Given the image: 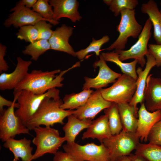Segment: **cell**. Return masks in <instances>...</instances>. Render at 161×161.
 I'll list each match as a JSON object with an SVG mask.
<instances>
[{
    "instance_id": "5b68a950",
    "label": "cell",
    "mask_w": 161,
    "mask_h": 161,
    "mask_svg": "<svg viewBox=\"0 0 161 161\" xmlns=\"http://www.w3.org/2000/svg\"><path fill=\"white\" fill-rule=\"evenodd\" d=\"M135 14L134 9H125L121 12L120 21L116 29L119 36L106 50H124L129 38H136L138 37L143 28L137 21Z\"/></svg>"
},
{
    "instance_id": "836d02e7",
    "label": "cell",
    "mask_w": 161,
    "mask_h": 161,
    "mask_svg": "<svg viewBox=\"0 0 161 161\" xmlns=\"http://www.w3.org/2000/svg\"><path fill=\"white\" fill-rule=\"evenodd\" d=\"M46 21L41 20L34 25L38 32V40L44 39L49 40L53 33V31L51 28L52 25L50 23H47Z\"/></svg>"
},
{
    "instance_id": "30bf717a",
    "label": "cell",
    "mask_w": 161,
    "mask_h": 161,
    "mask_svg": "<svg viewBox=\"0 0 161 161\" xmlns=\"http://www.w3.org/2000/svg\"><path fill=\"white\" fill-rule=\"evenodd\" d=\"M152 24L148 18L146 20L142 31L136 42L129 49H115L119 55V59L123 61L129 59L137 61L142 67L146 64V61L144 56L149 52L148 48V41L151 36Z\"/></svg>"
},
{
    "instance_id": "ac0fdd59",
    "label": "cell",
    "mask_w": 161,
    "mask_h": 161,
    "mask_svg": "<svg viewBox=\"0 0 161 161\" xmlns=\"http://www.w3.org/2000/svg\"><path fill=\"white\" fill-rule=\"evenodd\" d=\"M147 61L144 69L140 67L136 70L137 79L136 80L137 89L131 101L129 104L134 106L138 113L137 105L141 104L144 101V96L146 86V81L148 74L151 69L156 66V63L154 57L149 52L146 55Z\"/></svg>"
},
{
    "instance_id": "8fae6325",
    "label": "cell",
    "mask_w": 161,
    "mask_h": 161,
    "mask_svg": "<svg viewBox=\"0 0 161 161\" xmlns=\"http://www.w3.org/2000/svg\"><path fill=\"white\" fill-rule=\"evenodd\" d=\"M99 56V59L95 61L93 64L95 68H99L98 75L93 78L85 77L83 90L91 88L96 89H102L109 84L114 83L122 75L111 69L101 54Z\"/></svg>"
},
{
    "instance_id": "6da1fadb",
    "label": "cell",
    "mask_w": 161,
    "mask_h": 161,
    "mask_svg": "<svg viewBox=\"0 0 161 161\" xmlns=\"http://www.w3.org/2000/svg\"><path fill=\"white\" fill-rule=\"evenodd\" d=\"M80 66V63L78 62L71 67L62 71L60 69L45 72L41 70H32L28 73L14 91L26 90L37 95H42L51 89L61 87L64 85L61 83L64 79L63 75L70 70Z\"/></svg>"
},
{
    "instance_id": "8992f818",
    "label": "cell",
    "mask_w": 161,
    "mask_h": 161,
    "mask_svg": "<svg viewBox=\"0 0 161 161\" xmlns=\"http://www.w3.org/2000/svg\"><path fill=\"white\" fill-rule=\"evenodd\" d=\"M63 148L74 161H111L109 150L103 143L80 145L75 142L64 144Z\"/></svg>"
},
{
    "instance_id": "7a4b0ae2",
    "label": "cell",
    "mask_w": 161,
    "mask_h": 161,
    "mask_svg": "<svg viewBox=\"0 0 161 161\" xmlns=\"http://www.w3.org/2000/svg\"><path fill=\"white\" fill-rule=\"evenodd\" d=\"M63 103L61 99H54L50 96L45 97L32 118L25 126L30 131L41 125L52 126L54 124H64V119L72 114L73 110H64L61 108Z\"/></svg>"
},
{
    "instance_id": "2e32d148",
    "label": "cell",
    "mask_w": 161,
    "mask_h": 161,
    "mask_svg": "<svg viewBox=\"0 0 161 161\" xmlns=\"http://www.w3.org/2000/svg\"><path fill=\"white\" fill-rule=\"evenodd\" d=\"M138 121L135 133L140 140L148 141L149 133L153 126L161 119V111L151 112L146 108L144 102L138 111Z\"/></svg>"
},
{
    "instance_id": "cb8c5ba5",
    "label": "cell",
    "mask_w": 161,
    "mask_h": 161,
    "mask_svg": "<svg viewBox=\"0 0 161 161\" xmlns=\"http://www.w3.org/2000/svg\"><path fill=\"white\" fill-rule=\"evenodd\" d=\"M67 121L63 127L67 143L75 142L76 137L83 130L87 129L92 121L80 120L72 114L67 117Z\"/></svg>"
},
{
    "instance_id": "484cf974",
    "label": "cell",
    "mask_w": 161,
    "mask_h": 161,
    "mask_svg": "<svg viewBox=\"0 0 161 161\" xmlns=\"http://www.w3.org/2000/svg\"><path fill=\"white\" fill-rule=\"evenodd\" d=\"M101 54L106 61L114 63L119 66L123 74L129 76L136 80H137L136 66L137 62L136 60L129 63L123 62L119 59L118 54L114 50L109 52H102Z\"/></svg>"
},
{
    "instance_id": "603a6c76",
    "label": "cell",
    "mask_w": 161,
    "mask_h": 161,
    "mask_svg": "<svg viewBox=\"0 0 161 161\" xmlns=\"http://www.w3.org/2000/svg\"><path fill=\"white\" fill-rule=\"evenodd\" d=\"M122 126V131L135 133L137 128V113L134 106L129 103L117 104Z\"/></svg>"
},
{
    "instance_id": "5bb4252c",
    "label": "cell",
    "mask_w": 161,
    "mask_h": 161,
    "mask_svg": "<svg viewBox=\"0 0 161 161\" xmlns=\"http://www.w3.org/2000/svg\"><path fill=\"white\" fill-rule=\"evenodd\" d=\"M143 102L149 112L161 111V78L154 77L152 74L148 75Z\"/></svg>"
},
{
    "instance_id": "4dcf8cb0",
    "label": "cell",
    "mask_w": 161,
    "mask_h": 161,
    "mask_svg": "<svg viewBox=\"0 0 161 161\" xmlns=\"http://www.w3.org/2000/svg\"><path fill=\"white\" fill-rule=\"evenodd\" d=\"M109 40L110 38L107 35H104L98 40H96L93 38L92 41L87 47L76 52V57L79 60H82L91 52H94L97 55L99 56L101 47Z\"/></svg>"
},
{
    "instance_id": "7bdbcfd3",
    "label": "cell",
    "mask_w": 161,
    "mask_h": 161,
    "mask_svg": "<svg viewBox=\"0 0 161 161\" xmlns=\"http://www.w3.org/2000/svg\"><path fill=\"white\" fill-rule=\"evenodd\" d=\"M12 161H20L19 160H18L14 159Z\"/></svg>"
},
{
    "instance_id": "60d3db41",
    "label": "cell",
    "mask_w": 161,
    "mask_h": 161,
    "mask_svg": "<svg viewBox=\"0 0 161 161\" xmlns=\"http://www.w3.org/2000/svg\"><path fill=\"white\" fill-rule=\"evenodd\" d=\"M129 156L132 161H149L143 157L135 154L131 153Z\"/></svg>"
},
{
    "instance_id": "1f68e13d",
    "label": "cell",
    "mask_w": 161,
    "mask_h": 161,
    "mask_svg": "<svg viewBox=\"0 0 161 161\" xmlns=\"http://www.w3.org/2000/svg\"><path fill=\"white\" fill-rule=\"evenodd\" d=\"M48 0H38L32 7V10L39 14L49 23L56 25L59 22L53 19V12Z\"/></svg>"
},
{
    "instance_id": "3957f363",
    "label": "cell",
    "mask_w": 161,
    "mask_h": 161,
    "mask_svg": "<svg viewBox=\"0 0 161 161\" xmlns=\"http://www.w3.org/2000/svg\"><path fill=\"white\" fill-rule=\"evenodd\" d=\"M59 94V90L56 88L50 89L42 95L22 90L20 91L17 99L19 107L15 112V114L25 125L32 118L45 97L50 96L54 99H60Z\"/></svg>"
},
{
    "instance_id": "4fadbf2b",
    "label": "cell",
    "mask_w": 161,
    "mask_h": 161,
    "mask_svg": "<svg viewBox=\"0 0 161 161\" xmlns=\"http://www.w3.org/2000/svg\"><path fill=\"white\" fill-rule=\"evenodd\" d=\"M17 65L12 72L2 73L0 75V90H14L28 73L32 61L24 60L19 57H17Z\"/></svg>"
},
{
    "instance_id": "f35d334b",
    "label": "cell",
    "mask_w": 161,
    "mask_h": 161,
    "mask_svg": "<svg viewBox=\"0 0 161 161\" xmlns=\"http://www.w3.org/2000/svg\"><path fill=\"white\" fill-rule=\"evenodd\" d=\"M54 155L53 161H74L72 157L65 151H58Z\"/></svg>"
},
{
    "instance_id": "f546056e",
    "label": "cell",
    "mask_w": 161,
    "mask_h": 161,
    "mask_svg": "<svg viewBox=\"0 0 161 161\" xmlns=\"http://www.w3.org/2000/svg\"><path fill=\"white\" fill-rule=\"evenodd\" d=\"M104 3L109 6V10L115 16L120 15L125 9L134 10L138 4L137 0H104Z\"/></svg>"
},
{
    "instance_id": "ee69618b",
    "label": "cell",
    "mask_w": 161,
    "mask_h": 161,
    "mask_svg": "<svg viewBox=\"0 0 161 161\" xmlns=\"http://www.w3.org/2000/svg\"><path fill=\"white\" fill-rule=\"evenodd\" d=\"M160 5H161V3H160ZM160 12L161 13V10H160Z\"/></svg>"
},
{
    "instance_id": "9a60e30c",
    "label": "cell",
    "mask_w": 161,
    "mask_h": 161,
    "mask_svg": "<svg viewBox=\"0 0 161 161\" xmlns=\"http://www.w3.org/2000/svg\"><path fill=\"white\" fill-rule=\"evenodd\" d=\"M48 2L53 7V19L55 21L66 18L76 23L82 18L78 11L79 2L77 0H49Z\"/></svg>"
},
{
    "instance_id": "74e56055",
    "label": "cell",
    "mask_w": 161,
    "mask_h": 161,
    "mask_svg": "<svg viewBox=\"0 0 161 161\" xmlns=\"http://www.w3.org/2000/svg\"><path fill=\"white\" fill-rule=\"evenodd\" d=\"M7 47L2 44H0V73L1 74L2 71H7L9 67L7 63L4 59V57L6 55Z\"/></svg>"
},
{
    "instance_id": "83f0119b",
    "label": "cell",
    "mask_w": 161,
    "mask_h": 161,
    "mask_svg": "<svg viewBox=\"0 0 161 161\" xmlns=\"http://www.w3.org/2000/svg\"><path fill=\"white\" fill-rule=\"evenodd\" d=\"M107 115L109 126L112 135L119 134L122 130V126L117 104L112 102L111 105L104 110Z\"/></svg>"
},
{
    "instance_id": "f1b7e54d",
    "label": "cell",
    "mask_w": 161,
    "mask_h": 161,
    "mask_svg": "<svg viewBox=\"0 0 161 161\" xmlns=\"http://www.w3.org/2000/svg\"><path fill=\"white\" fill-rule=\"evenodd\" d=\"M49 49L51 46L48 41L40 39L25 47L22 53L24 55L30 56L31 60L36 61L41 55Z\"/></svg>"
},
{
    "instance_id": "52a82bcc",
    "label": "cell",
    "mask_w": 161,
    "mask_h": 161,
    "mask_svg": "<svg viewBox=\"0 0 161 161\" xmlns=\"http://www.w3.org/2000/svg\"><path fill=\"white\" fill-rule=\"evenodd\" d=\"M19 92L14 91L13 105L7 109H4L3 113L0 114V139L3 142L10 138H14L17 135L30 134L29 129L15 114L14 108L19 107L18 103H16Z\"/></svg>"
},
{
    "instance_id": "ffe728a7",
    "label": "cell",
    "mask_w": 161,
    "mask_h": 161,
    "mask_svg": "<svg viewBox=\"0 0 161 161\" xmlns=\"http://www.w3.org/2000/svg\"><path fill=\"white\" fill-rule=\"evenodd\" d=\"M112 135L108 116L105 114L92 121L91 125L83 134L82 139H96L101 143L103 140L109 138Z\"/></svg>"
},
{
    "instance_id": "277c9868",
    "label": "cell",
    "mask_w": 161,
    "mask_h": 161,
    "mask_svg": "<svg viewBox=\"0 0 161 161\" xmlns=\"http://www.w3.org/2000/svg\"><path fill=\"white\" fill-rule=\"evenodd\" d=\"M36 136L32 142L36 148L32 160H35L47 153H56L63 143L66 141L64 137L60 136L59 131L51 126H39L34 130Z\"/></svg>"
},
{
    "instance_id": "4316f807",
    "label": "cell",
    "mask_w": 161,
    "mask_h": 161,
    "mask_svg": "<svg viewBox=\"0 0 161 161\" xmlns=\"http://www.w3.org/2000/svg\"><path fill=\"white\" fill-rule=\"evenodd\" d=\"M135 154L143 157L149 161H161V146L149 143H140Z\"/></svg>"
},
{
    "instance_id": "d4e9b609",
    "label": "cell",
    "mask_w": 161,
    "mask_h": 161,
    "mask_svg": "<svg viewBox=\"0 0 161 161\" xmlns=\"http://www.w3.org/2000/svg\"><path fill=\"white\" fill-rule=\"evenodd\" d=\"M93 91L91 89H87L77 93L66 94L63 98V103L60 107L64 110L76 109L85 103Z\"/></svg>"
},
{
    "instance_id": "e575fe53",
    "label": "cell",
    "mask_w": 161,
    "mask_h": 161,
    "mask_svg": "<svg viewBox=\"0 0 161 161\" xmlns=\"http://www.w3.org/2000/svg\"><path fill=\"white\" fill-rule=\"evenodd\" d=\"M149 143L161 146V119L150 130L148 137Z\"/></svg>"
},
{
    "instance_id": "7c38bea8",
    "label": "cell",
    "mask_w": 161,
    "mask_h": 161,
    "mask_svg": "<svg viewBox=\"0 0 161 161\" xmlns=\"http://www.w3.org/2000/svg\"><path fill=\"white\" fill-rule=\"evenodd\" d=\"M100 89L94 91L83 105L73 110L72 114L80 120L92 121L102 110L109 107L112 102L103 97Z\"/></svg>"
},
{
    "instance_id": "ab89813d",
    "label": "cell",
    "mask_w": 161,
    "mask_h": 161,
    "mask_svg": "<svg viewBox=\"0 0 161 161\" xmlns=\"http://www.w3.org/2000/svg\"><path fill=\"white\" fill-rule=\"evenodd\" d=\"M13 103V101H12L9 100L3 97L1 95H0V114L3 113L4 109L3 107L4 106H7L8 107H11Z\"/></svg>"
},
{
    "instance_id": "b9f144b4",
    "label": "cell",
    "mask_w": 161,
    "mask_h": 161,
    "mask_svg": "<svg viewBox=\"0 0 161 161\" xmlns=\"http://www.w3.org/2000/svg\"><path fill=\"white\" fill-rule=\"evenodd\" d=\"M115 161H132L130 157L129 156H124L117 158Z\"/></svg>"
},
{
    "instance_id": "7402d4cb",
    "label": "cell",
    "mask_w": 161,
    "mask_h": 161,
    "mask_svg": "<svg viewBox=\"0 0 161 161\" xmlns=\"http://www.w3.org/2000/svg\"><path fill=\"white\" fill-rule=\"evenodd\" d=\"M141 12L147 14L154 27V37L157 44H161V13L157 3L149 0L142 4Z\"/></svg>"
},
{
    "instance_id": "44dd1931",
    "label": "cell",
    "mask_w": 161,
    "mask_h": 161,
    "mask_svg": "<svg viewBox=\"0 0 161 161\" xmlns=\"http://www.w3.org/2000/svg\"><path fill=\"white\" fill-rule=\"evenodd\" d=\"M31 141L26 137L17 140L10 138L4 142L3 146L7 148L13 153L14 159L22 161H31L33 156V148L31 146Z\"/></svg>"
},
{
    "instance_id": "e0dca14e",
    "label": "cell",
    "mask_w": 161,
    "mask_h": 161,
    "mask_svg": "<svg viewBox=\"0 0 161 161\" xmlns=\"http://www.w3.org/2000/svg\"><path fill=\"white\" fill-rule=\"evenodd\" d=\"M73 30L72 27L64 24L56 28L48 40L51 49L76 57V52L69 43V38L72 34Z\"/></svg>"
},
{
    "instance_id": "8d00e7d4",
    "label": "cell",
    "mask_w": 161,
    "mask_h": 161,
    "mask_svg": "<svg viewBox=\"0 0 161 161\" xmlns=\"http://www.w3.org/2000/svg\"><path fill=\"white\" fill-rule=\"evenodd\" d=\"M37 0H21L18 2L15 6L12 8L11 12H15L24 8H30L36 3Z\"/></svg>"
},
{
    "instance_id": "ba28073f",
    "label": "cell",
    "mask_w": 161,
    "mask_h": 161,
    "mask_svg": "<svg viewBox=\"0 0 161 161\" xmlns=\"http://www.w3.org/2000/svg\"><path fill=\"white\" fill-rule=\"evenodd\" d=\"M136 80L123 74L109 88L101 89L103 97L106 100L117 104L129 103L136 90Z\"/></svg>"
},
{
    "instance_id": "d6986e66",
    "label": "cell",
    "mask_w": 161,
    "mask_h": 161,
    "mask_svg": "<svg viewBox=\"0 0 161 161\" xmlns=\"http://www.w3.org/2000/svg\"><path fill=\"white\" fill-rule=\"evenodd\" d=\"M42 20L48 22L30 8L25 7L10 14L3 24L6 27L9 28L12 25L17 28L27 25H34L37 22Z\"/></svg>"
},
{
    "instance_id": "9c48e42d",
    "label": "cell",
    "mask_w": 161,
    "mask_h": 161,
    "mask_svg": "<svg viewBox=\"0 0 161 161\" xmlns=\"http://www.w3.org/2000/svg\"><path fill=\"white\" fill-rule=\"evenodd\" d=\"M139 140L135 133L122 130L119 134L104 140L102 143L109 150L111 161H115L121 157L129 155L136 150Z\"/></svg>"
},
{
    "instance_id": "d590c367",
    "label": "cell",
    "mask_w": 161,
    "mask_h": 161,
    "mask_svg": "<svg viewBox=\"0 0 161 161\" xmlns=\"http://www.w3.org/2000/svg\"><path fill=\"white\" fill-rule=\"evenodd\" d=\"M148 50L150 53L154 57L156 66H161V44H148Z\"/></svg>"
},
{
    "instance_id": "d6a6232c",
    "label": "cell",
    "mask_w": 161,
    "mask_h": 161,
    "mask_svg": "<svg viewBox=\"0 0 161 161\" xmlns=\"http://www.w3.org/2000/svg\"><path fill=\"white\" fill-rule=\"evenodd\" d=\"M16 35L18 38L30 43L38 40V31L34 25H29L20 27Z\"/></svg>"
}]
</instances>
